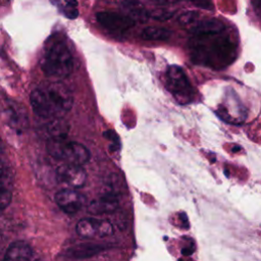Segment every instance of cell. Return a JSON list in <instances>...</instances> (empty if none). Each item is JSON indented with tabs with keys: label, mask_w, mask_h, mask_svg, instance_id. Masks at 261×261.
Masks as SVG:
<instances>
[{
	"label": "cell",
	"mask_w": 261,
	"mask_h": 261,
	"mask_svg": "<svg viewBox=\"0 0 261 261\" xmlns=\"http://www.w3.org/2000/svg\"><path fill=\"white\" fill-rule=\"evenodd\" d=\"M172 14L173 13L171 11H168L165 9H156V10L152 11L151 13H149V17H152L154 19L162 21V20L169 19L172 16Z\"/></svg>",
	"instance_id": "20"
},
{
	"label": "cell",
	"mask_w": 261,
	"mask_h": 261,
	"mask_svg": "<svg viewBox=\"0 0 261 261\" xmlns=\"http://www.w3.org/2000/svg\"><path fill=\"white\" fill-rule=\"evenodd\" d=\"M159 4H171V3H175V2H177V1H179V0H156Z\"/></svg>",
	"instance_id": "25"
},
{
	"label": "cell",
	"mask_w": 261,
	"mask_h": 261,
	"mask_svg": "<svg viewBox=\"0 0 261 261\" xmlns=\"http://www.w3.org/2000/svg\"><path fill=\"white\" fill-rule=\"evenodd\" d=\"M34 252L31 246L24 241H16L7 248L4 259L5 260H30L33 258Z\"/></svg>",
	"instance_id": "13"
},
{
	"label": "cell",
	"mask_w": 261,
	"mask_h": 261,
	"mask_svg": "<svg viewBox=\"0 0 261 261\" xmlns=\"http://www.w3.org/2000/svg\"><path fill=\"white\" fill-rule=\"evenodd\" d=\"M8 121L14 127H24L28 124V116L21 105L10 104L8 106Z\"/></svg>",
	"instance_id": "15"
},
{
	"label": "cell",
	"mask_w": 261,
	"mask_h": 261,
	"mask_svg": "<svg viewBox=\"0 0 261 261\" xmlns=\"http://www.w3.org/2000/svg\"><path fill=\"white\" fill-rule=\"evenodd\" d=\"M189 53L195 64L219 70L236 60L237 44L226 32V28L194 33L189 40Z\"/></svg>",
	"instance_id": "1"
},
{
	"label": "cell",
	"mask_w": 261,
	"mask_h": 261,
	"mask_svg": "<svg viewBox=\"0 0 261 261\" xmlns=\"http://www.w3.org/2000/svg\"><path fill=\"white\" fill-rule=\"evenodd\" d=\"M195 6L205 9V10H212L213 9V0H191Z\"/></svg>",
	"instance_id": "21"
},
{
	"label": "cell",
	"mask_w": 261,
	"mask_h": 261,
	"mask_svg": "<svg viewBox=\"0 0 261 261\" xmlns=\"http://www.w3.org/2000/svg\"><path fill=\"white\" fill-rule=\"evenodd\" d=\"M165 86L178 104L187 105L194 100L195 90L180 66H168L165 73Z\"/></svg>",
	"instance_id": "5"
},
{
	"label": "cell",
	"mask_w": 261,
	"mask_h": 261,
	"mask_svg": "<svg viewBox=\"0 0 261 261\" xmlns=\"http://www.w3.org/2000/svg\"><path fill=\"white\" fill-rule=\"evenodd\" d=\"M62 12L63 14L69 18V19H74L79 16V10L77 8H70V7H67V6H64L62 9Z\"/></svg>",
	"instance_id": "22"
},
{
	"label": "cell",
	"mask_w": 261,
	"mask_h": 261,
	"mask_svg": "<svg viewBox=\"0 0 261 261\" xmlns=\"http://www.w3.org/2000/svg\"><path fill=\"white\" fill-rule=\"evenodd\" d=\"M106 249V247L96 244H81L79 246L71 247L67 250V256L74 259H84L89 258L93 255L98 254L99 252Z\"/></svg>",
	"instance_id": "14"
},
{
	"label": "cell",
	"mask_w": 261,
	"mask_h": 261,
	"mask_svg": "<svg viewBox=\"0 0 261 261\" xmlns=\"http://www.w3.org/2000/svg\"><path fill=\"white\" fill-rule=\"evenodd\" d=\"M65 6L70 8H76L77 7V1L76 0H64Z\"/></svg>",
	"instance_id": "24"
},
{
	"label": "cell",
	"mask_w": 261,
	"mask_h": 261,
	"mask_svg": "<svg viewBox=\"0 0 261 261\" xmlns=\"http://www.w3.org/2000/svg\"><path fill=\"white\" fill-rule=\"evenodd\" d=\"M55 202L63 212L74 214L82 209L86 203V198L83 194L70 188L57 192L55 195Z\"/></svg>",
	"instance_id": "10"
},
{
	"label": "cell",
	"mask_w": 261,
	"mask_h": 261,
	"mask_svg": "<svg viewBox=\"0 0 261 261\" xmlns=\"http://www.w3.org/2000/svg\"><path fill=\"white\" fill-rule=\"evenodd\" d=\"M118 207V198L114 192L107 191L97 196L88 206V211L92 214L111 213Z\"/></svg>",
	"instance_id": "11"
},
{
	"label": "cell",
	"mask_w": 261,
	"mask_h": 261,
	"mask_svg": "<svg viewBox=\"0 0 261 261\" xmlns=\"http://www.w3.org/2000/svg\"><path fill=\"white\" fill-rule=\"evenodd\" d=\"M75 230L84 239L104 238L113 233V225L106 219L83 218L76 223Z\"/></svg>",
	"instance_id": "7"
},
{
	"label": "cell",
	"mask_w": 261,
	"mask_h": 261,
	"mask_svg": "<svg viewBox=\"0 0 261 261\" xmlns=\"http://www.w3.org/2000/svg\"><path fill=\"white\" fill-rule=\"evenodd\" d=\"M170 35L169 30L161 27H147L141 32V38L146 41H166Z\"/></svg>",
	"instance_id": "16"
},
{
	"label": "cell",
	"mask_w": 261,
	"mask_h": 261,
	"mask_svg": "<svg viewBox=\"0 0 261 261\" xmlns=\"http://www.w3.org/2000/svg\"><path fill=\"white\" fill-rule=\"evenodd\" d=\"M122 6L128 11V16L132 17L134 20L140 19L141 21H145L149 17V13L137 0H126L122 3Z\"/></svg>",
	"instance_id": "17"
},
{
	"label": "cell",
	"mask_w": 261,
	"mask_h": 261,
	"mask_svg": "<svg viewBox=\"0 0 261 261\" xmlns=\"http://www.w3.org/2000/svg\"><path fill=\"white\" fill-rule=\"evenodd\" d=\"M2 151H3V149H2V143H1V139H0V158H1V155H2Z\"/></svg>",
	"instance_id": "26"
},
{
	"label": "cell",
	"mask_w": 261,
	"mask_h": 261,
	"mask_svg": "<svg viewBox=\"0 0 261 261\" xmlns=\"http://www.w3.org/2000/svg\"><path fill=\"white\" fill-rule=\"evenodd\" d=\"M178 217L181 219V222H182V224H181V226L182 227H189V221H188V217H187V215L185 214V213H179V215H178Z\"/></svg>",
	"instance_id": "23"
},
{
	"label": "cell",
	"mask_w": 261,
	"mask_h": 261,
	"mask_svg": "<svg viewBox=\"0 0 261 261\" xmlns=\"http://www.w3.org/2000/svg\"><path fill=\"white\" fill-rule=\"evenodd\" d=\"M13 176L8 166L0 163V213L9 205L12 197Z\"/></svg>",
	"instance_id": "12"
},
{
	"label": "cell",
	"mask_w": 261,
	"mask_h": 261,
	"mask_svg": "<svg viewBox=\"0 0 261 261\" xmlns=\"http://www.w3.org/2000/svg\"><path fill=\"white\" fill-rule=\"evenodd\" d=\"M73 66V58L64 37L52 36L46 43L41 58V68L52 81H62L67 77Z\"/></svg>",
	"instance_id": "3"
},
{
	"label": "cell",
	"mask_w": 261,
	"mask_h": 261,
	"mask_svg": "<svg viewBox=\"0 0 261 261\" xmlns=\"http://www.w3.org/2000/svg\"><path fill=\"white\" fill-rule=\"evenodd\" d=\"M58 182L71 189L82 188L87 180V173L82 165L73 163H62L56 169Z\"/></svg>",
	"instance_id": "8"
},
{
	"label": "cell",
	"mask_w": 261,
	"mask_h": 261,
	"mask_svg": "<svg viewBox=\"0 0 261 261\" xmlns=\"http://www.w3.org/2000/svg\"><path fill=\"white\" fill-rule=\"evenodd\" d=\"M198 20V13L196 11H188L179 16V23L184 27L191 28Z\"/></svg>",
	"instance_id": "19"
},
{
	"label": "cell",
	"mask_w": 261,
	"mask_h": 261,
	"mask_svg": "<svg viewBox=\"0 0 261 261\" xmlns=\"http://www.w3.org/2000/svg\"><path fill=\"white\" fill-rule=\"evenodd\" d=\"M1 240H2V238H1V233H0V245H1Z\"/></svg>",
	"instance_id": "27"
},
{
	"label": "cell",
	"mask_w": 261,
	"mask_h": 261,
	"mask_svg": "<svg viewBox=\"0 0 261 261\" xmlns=\"http://www.w3.org/2000/svg\"><path fill=\"white\" fill-rule=\"evenodd\" d=\"M96 18L104 29L113 33H122L135 25V20L128 15L112 11L98 12Z\"/></svg>",
	"instance_id": "9"
},
{
	"label": "cell",
	"mask_w": 261,
	"mask_h": 261,
	"mask_svg": "<svg viewBox=\"0 0 261 261\" xmlns=\"http://www.w3.org/2000/svg\"><path fill=\"white\" fill-rule=\"evenodd\" d=\"M33 111L43 118L62 117L72 104L73 97L61 81H52L35 89L30 96Z\"/></svg>",
	"instance_id": "2"
},
{
	"label": "cell",
	"mask_w": 261,
	"mask_h": 261,
	"mask_svg": "<svg viewBox=\"0 0 261 261\" xmlns=\"http://www.w3.org/2000/svg\"><path fill=\"white\" fill-rule=\"evenodd\" d=\"M47 151L53 158L63 163L83 165L90 159V151L83 144L69 141L66 136L48 138Z\"/></svg>",
	"instance_id": "4"
},
{
	"label": "cell",
	"mask_w": 261,
	"mask_h": 261,
	"mask_svg": "<svg viewBox=\"0 0 261 261\" xmlns=\"http://www.w3.org/2000/svg\"><path fill=\"white\" fill-rule=\"evenodd\" d=\"M216 113L223 121L231 124H241L247 118V109L232 90L225 92Z\"/></svg>",
	"instance_id": "6"
},
{
	"label": "cell",
	"mask_w": 261,
	"mask_h": 261,
	"mask_svg": "<svg viewBox=\"0 0 261 261\" xmlns=\"http://www.w3.org/2000/svg\"><path fill=\"white\" fill-rule=\"evenodd\" d=\"M68 123L62 119V117L52 118L50 123L47 126V133L50 137H58V136H66L68 132Z\"/></svg>",
	"instance_id": "18"
}]
</instances>
